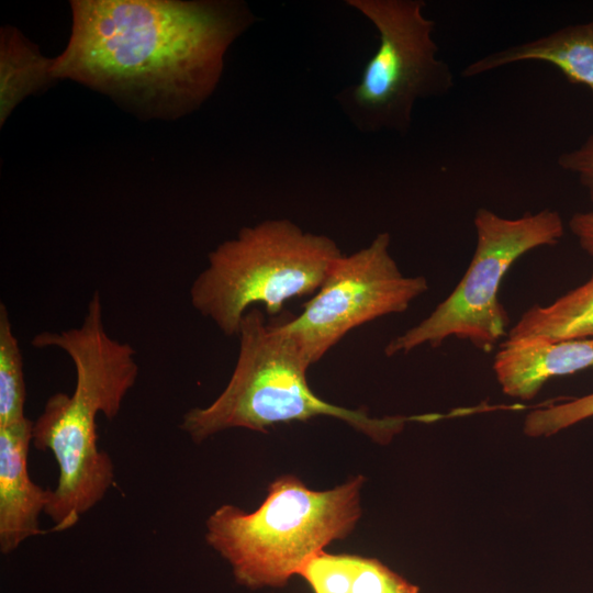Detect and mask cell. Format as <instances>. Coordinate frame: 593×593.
I'll return each instance as SVG.
<instances>
[{"mask_svg":"<svg viewBox=\"0 0 593 593\" xmlns=\"http://www.w3.org/2000/svg\"><path fill=\"white\" fill-rule=\"evenodd\" d=\"M558 165L577 175L588 191L593 212V133L575 149L559 155Z\"/></svg>","mask_w":593,"mask_h":593,"instance_id":"17","label":"cell"},{"mask_svg":"<svg viewBox=\"0 0 593 593\" xmlns=\"http://www.w3.org/2000/svg\"><path fill=\"white\" fill-rule=\"evenodd\" d=\"M313 593H419V588L376 558L324 550L301 569Z\"/></svg>","mask_w":593,"mask_h":593,"instance_id":"12","label":"cell"},{"mask_svg":"<svg viewBox=\"0 0 593 593\" xmlns=\"http://www.w3.org/2000/svg\"><path fill=\"white\" fill-rule=\"evenodd\" d=\"M33 421L0 426V551L9 555L24 540L41 535L38 518L49 501V489L34 483L27 471Z\"/></svg>","mask_w":593,"mask_h":593,"instance_id":"9","label":"cell"},{"mask_svg":"<svg viewBox=\"0 0 593 593\" xmlns=\"http://www.w3.org/2000/svg\"><path fill=\"white\" fill-rule=\"evenodd\" d=\"M238 355L223 392L206 407L189 410L180 428L193 441L230 428L266 432L268 427L316 416H332L379 443L401 430L405 417H370L365 411L331 404L310 388L304 359L294 339L279 323L269 324L264 313L249 309L238 329Z\"/></svg>","mask_w":593,"mask_h":593,"instance_id":"4","label":"cell"},{"mask_svg":"<svg viewBox=\"0 0 593 593\" xmlns=\"http://www.w3.org/2000/svg\"><path fill=\"white\" fill-rule=\"evenodd\" d=\"M593 338V273L581 286L547 305L527 309L503 343Z\"/></svg>","mask_w":593,"mask_h":593,"instance_id":"13","label":"cell"},{"mask_svg":"<svg viewBox=\"0 0 593 593\" xmlns=\"http://www.w3.org/2000/svg\"><path fill=\"white\" fill-rule=\"evenodd\" d=\"M473 223L477 245L466 273L426 318L387 344L388 357L422 345L438 347L452 336L491 351L508 332L510 318L499 300L506 271L524 254L556 245L564 234L560 214L550 209L507 219L480 208Z\"/></svg>","mask_w":593,"mask_h":593,"instance_id":"7","label":"cell"},{"mask_svg":"<svg viewBox=\"0 0 593 593\" xmlns=\"http://www.w3.org/2000/svg\"><path fill=\"white\" fill-rule=\"evenodd\" d=\"M23 357L12 331L7 306L0 304V426L25 417Z\"/></svg>","mask_w":593,"mask_h":593,"instance_id":"15","label":"cell"},{"mask_svg":"<svg viewBox=\"0 0 593 593\" xmlns=\"http://www.w3.org/2000/svg\"><path fill=\"white\" fill-rule=\"evenodd\" d=\"M568 225L580 247L593 257V212L573 214Z\"/></svg>","mask_w":593,"mask_h":593,"instance_id":"18","label":"cell"},{"mask_svg":"<svg viewBox=\"0 0 593 593\" xmlns=\"http://www.w3.org/2000/svg\"><path fill=\"white\" fill-rule=\"evenodd\" d=\"M379 32V47L358 83L336 100L361 132L411 128L415 103L449 93L455 81L449 65L438 57L435 21L424 14L423 0H347Z\"/></svg>","mask_w":593,"mask_h":593,"instance_id":"6","label":"cell"},{"mask_svg":"<svg viewBox=\"0 0 593 593\" xmlns=\"http://www.w3.org/2000/svg\"><path fill=\"white\" fill-rule=\"evenodd\" d=\"M31 344L64 350L76 371L74 392L49 396L33 422L32 444L49 450L58 466L57 485L44 513L53 522V532H64L98 504L113 484L111 457L97 446L96 418L101 413L108 419L119 414L137 380L138 365L130 344L108 335L98 291L78 327L41 332Z\"/></svg>","mask_w":593,"mask_h":593,"instance_id":"2","label":"cell"},{"mask_svg":"<svg viewBox=\"0 0 593 593\" xmlns=\"http://www.w3.org/2000/svg\"><path fill=\"white\" fill-rule=\"evenodd\" d=\"M592 416L593 393H590L533 410L524 419L523 430L532 438L549 437Z\"/></svg>","mask_w":593,"mask_h":593,"instance_id":"16","label":"cell"},{"mask_svg":"<svg viewBox=\"0 0 593 593\" xmlns=\"http://www.w3.org/2000/svg\"><path fill=\"white\" fill-rule=\"evenodd\" d=\"M390 234L379 233L365 248L342 255L301 314L279 323L311 365L351 329L405 312L428 290L423 276H404L390 254Z\"/></svg>","mask_w":593,"mask_h":593,"instance_id":"8","label":"cell"},{"mask_svg":"<svg viewBox=\"0 0 593 593\" xmlns=\"http://www.w3.org/2000/svg\"><path fill=\"white\" fill-rule=\"evenodd\" d=\"M584 369L593 370V338L502 343L493 361L502 391L521 400L535 398L551 378Z\"/></svg>","mask_w":593,"mask_h":593,"instance_id":"10","label":"cell"},{"mask_svg":"<svg viewBox=\"0 0 593 593\" xmlns=\"http://www.w3.org/2000/svg\"><path fill=\"white\" fill-rule=\"evenodd\" d=\"M52 74L147 116L176 119L215 90L231 44L256 20L242 1L75 0Z\"/></svg>","mask_w":593,"mask_h":593,"instance_id":"1","label":"cell"},{"mask_svg":"<svg viewBox=\"0 0 593 593\" xmlns=\"http://www.w3.org/2000/svg\"><path fill=\"white\" fill-rule=\"evenodd\" d=\"M522 61H544L557 67L593 96V21L567 25L548 35L496 51L468 64L463 77H477Z\"/></svg>","mask_w":593,"mask_h":593,"instance_id":"11","label":"cell"},{"mask_svg":"<svg viewBox=\"0 0 593 593\" xmlns=\"http://www.w3.org/2000/svg\"><path fill=\"white\" fill-rule=\"evenodd\" d=\"M54 58L43 56L38 48L12 26L0 33V124L27 96L48 87Z\"/></svg>","mask_w":593,"mask_h":593,"instance_id":"14","label":"cell"},{"mask_svg":"<svg viewBox=\"0 0 593 593\" xmlns=\"http://www.w3.org/2000/svg\"><path fill=\"white\" fill-rule=\"evenodd\" d=\"M362 483L357 475L315 491L294 475H282L256 511L231 504L215 510L206 521V542L230 563L240 585L283 588L326 545L351 533L361 514Z\"/></svg>","mask_w":593,"mask_h":593,"instance_id":"3","label":"cell"},{"mask_svg":"<svg viewBox=\"0 0 593 593\" xmlns=\"http://www.w3.org/2000/svg\"><path fill=\"white\" fill-rule=\"evenodd\" d=\"M343 254L328 236L302 231L287 219L243 227L208 255L190 287V302L227 336H237L256 304L270 315L286 301L314 294Z\"/></svg>","mask_w":593,"mask_h":593,"instance_id":"5","label":"cell"}]
</instances>
